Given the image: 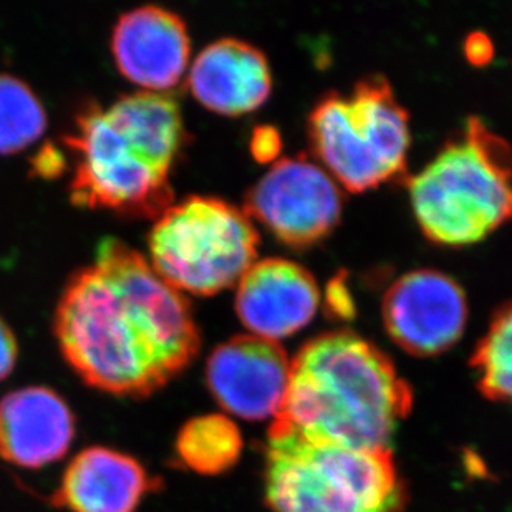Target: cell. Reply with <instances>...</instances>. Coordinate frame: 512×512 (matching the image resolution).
I'll return each mask as SVG.
<instances>
[{
  "instance_id": "obj_1",
  "label": "cell",
  "mask_w": 512,
  "mask_h": 512,
  "mask_svg": "<svg viewBox=\"0 0 512 512\" xmlns=\"http://www.w3.org/2000/svg\"><path fill=\"white\" fill-rule=\"evenodd\" d=\"M54 332L78 377L115 397H151L201 350L188 297L116 237L102 239L95 261L68 279Z\"/></svg>"
},
{
  "instance_id": "obj_2",
  "label": "cell",
  "mask_w": 512,
  "mask_h": 512,
  "mask_svg": "<svg viewBox=\"0 0 512 512\" xmlns=\"http://www.w3.org/2000/svg\"><path fill=\"white\" fill-rule=\"evenodd\" d=\"M75 155L70 198L77 206L158 218L174 201L171 171L186 143L183 115L166 92L90 102L63 138Z\"/></svg>"
},
{
  "instance_id": "obj_3",
  "label": "cell",
  "mask_w": 512,
  "mask_h": 512,
  "mask_svg": "<svg viewBox=\"0 0 512 512\" xmlns=\"http://www.w3.org/2000/svg\"><path fill=\"white\" fill-rule=\"evenodd\" d=\"M413 405L387 353L352 330L315 335L290 360L289 388L276 420L315 440L392 451Z\"/></svg>"
},
{
  "instance_id": "obj_4",
  "label": "cell",
  "mask_w": 512,
  "mask_h": 512,
  "mask_svg": "<svg viewBox=\"0 0 512 512\" xmlns=\"http://www.w3.org/2000/svg\"><path fill=\"white\" fill-rule=\"evenodd\" d=\"M272 512H403L406 488L392 451L315 440L276 420L266 445Z\"/></svg>"
},
{
  "instance_id": "obj_5",
  "label": "cell",
  "mask_w": 512,
  "mask_h": 512,
  "mask_svg": "<svg viewBox=\"0 0 512 512\" xmlns=\"http://www.w3.org/2000/svg\"><path fill=\"white\" fill-rule=\"evenodd\" d=\"M411 206L433 241L463 246L512 218V148L478 116L408 178Z\"/></svg>"
},
{
  "instance_id": "obj_6",
  "label": "cell",
  "mask_w": 512,
  "mask_h": 512,
  "mask_svg": "<svg viewBox=\"0 0 512 512\" xmlns=\"http://www.w3.org/2000/svg\"><path fill=\"white\" fill-rule=\"evenodd\" d=\"M309 136L325 170L350 191L405 174L410 120L382 75L319 98L309 115Z\"/></svg>"
},
{
  "instance_id": "obj_7",
  "label": "cell",
  "mask_w": 512,
  "mask_h": 512,
  "mask_svg": "<svg viewBox=\"0 0 512 512\" xmlns=\"http://www.w3.org/2000/svg\"><path fill=\"white\" fill-rule=\"evenodd\" d=\"M259 232L236 204L188 196L156 218L148 236L151 266L181 292L216 294L256 262Z\"/></svg>"
},
{
  "instance_id": "obj_8",
  "label": "cell",
  "mask_w": 512,
  "mask_h": 512,
  "mask_svg": "<svg viewBox=\"0 0 512 512\" xmlns=\"http://www.w3.org/2000/svg\"><path fill=\"white\" fill-rule=\"evenodd\" d=\"M343 196L339 183L305 155L284 156L247 191L246 211L292 247L312 246L337 226Z\"/></svg>"
},
{
  "instance_id": "obj_9",
  "label": "cell",
  "mask_w": 512,
  "mask_h": 512,
  "mask_svg": "<svg viewBox=\"0 0 512 512\" xmlns=\"http://www.w3.org/2000/svg\"><path fill=\"white\" fill-rule=\"evenodd\" d=\"M382 312L393 342L416 357H431L461 339L468 300L453 277L423 267L406 272L388 287Z\"/></svg>"
},
{
  "instance_id": "obj_10",
  "label": "cell",
  "mask_w": 512,
  "mask_h": 512,
  "mask_svg": "<svg viewBox=\"0 0 512 512\" xmlns=\"http://www.w3.org/2000/svg\"><path fill=\"white\" fill-rule=\"evenodd\" d=\"M290 360L277 342L236 335L209 355L206 382L229 415L261 421L281 413L289 388Z\"/></svg>"
},
{
  "instance_id": "obj_11",
  "label": "cell",
  "mask_w": 512,
  "mask_h": 512,
  "mask_svg": "<svg viewBox=\"0 0 512 512\" xmlns=\"http://www.w3.org/2000/svg\"><path fill=\"white\" fill-rule=\"evenodd\" d=\"M112 54L128 80L148 92H166L178 85L188 68V27L173 10L141 5L116 20Z\"/></svg>"
},
{
  "instance_id": "obj_12",
  "label": "cell",
  "mask_w": 512,
  "mask_h": 512,
  "mask_svg": "<svg viewBox=\"0 0 512 512\" xmlns=\"http://www.w3.org/2000/svg\"><path fill=\"white\" fill-rule=\"evenodd\" d=\"M320 304L315 277L284 257L256 261L237 281L236 312L252 335L277 342L309 324Z\"/></svg>"
},
{
  "instance_id": "obj_13",
  "label": "cell",
  "mask_w": 512,
  "mask_h": 512,
  "mask_svg": "<svg viewBox=\"0 0 512 512\" xmlns=\"http://www.w3.org/2000/svg\"><path fill=\"white\" fill-rule=\"evenodd\" d=\"M75 435L77 418L52 388L32 385L0 400V458L5 463L45 468L67 455Z\"/></svg>"
},
{
  "instance_id": "obj_14",
  "label": "cell",
  "mask_w": 512,
  "mask_h": 512,
  "mask_svg": "<svg viewBox=\"0 0 512 512\" xmlns=\"http://www.w3.org/2000/svg\"><path fill=\"white\" fill-rule=\"evenodd\" d=\"M161 488L160 476L148 473L133 456L90 446L68 463L52 504L68 512H136L148 494Z\"/></svg>"
},
{
  "instance_id": "obj_15",
  "label": "cell",
  "mask_w": 512,
  "mask_h": 512,
  "mask_svg": "<svg viewBox=\"0 0 512 512\" xmlns=\"http://www.w3.org/2000/svg\"><path fill=\"white\" fill-rule=\"evenodd\" d=\"M188 85L209 110L241 115L266 102L272 87L271 67L256 45L229 37L214 40L194 58Z\"/></svg>"
},
{
  "instance_id": "obj_16",
  "label": "cell",
  "mask_w": 512,
  "mask_h": 512,
  "mask_svg": "<svg viewBox=\"0 0 512 512\" xmlns=\"http://www.w3.org/2000/svg\"><path fill=\"white\" fill-rule=\"evenodd\" d=\"M242 435L236 423L221 415L194 416L179 428L174 453L183 468L201 476H221L241 458Z\"/></svg>"
},
{
  "instance_id": "obj_17",
  "label": "cell",
  "mask_w": 512,
  "mask_h": 512,
  "mask_svg": "<svg viewBox=\"0 0 512 512\" xmlns=\"http://www.w3.org/2000/svg\"><path fill=\"white\" fill-rule=\"evenodd\" d=\"M479 392L512 406V302L494 312L471 357Z\"/></svg>"
},
{
  "instance_id": "obj_18",
  "label": "cell",
  "mask_w": 512,
  "mask_h": 512,
  "mask_svg": "<svg viewBox=\"0 0 512 512\" xmlns=\"http://www.w3.org/2000/svg\"><path fill=\"white\" fill-rule=\"evenodd\" d=\"M47 128L44 103L19 77L0 73V155L24 150Z\"/></svg>"
},
{
  "instance_id": "obj_19",
  "label": "cell",
  "mask_w": 512,
  "mask_h": 512,
  "mask_svg": "<svg viewBox=\"0 0 512 512\" xmlns=\"http://www.w3.org/2000/svg\"><path fill=\"white\" fill-rule=\"evenodd\" d=\"M281 146V135L274 126H257L252 133V155L259 161L276 160Z\"/></svg>"
},
{
  "instance_id": "obj_20",
  "label": "cell",
  "mask_w": 512,
  "mask_h": 512,
  "mask_svg": "<svg viewBox=\"0 0 512 512\" xmlns=\"http://www.w3.org/2000/svg\"><path fill=\"white\" fill-rule=\"evenodd\" d=\"M327 305H329L330 312H334L342 319H347L355 314L352 294L345 285V281L340 277H334L327 285Z\"/></svg>"
},
{
  "instance_id": "obj_21",
  "label": "cell",
  "mask_w": 512,
  "mask_h": 512,
  "mask_svg": "<svg viewBox=\"0 0 512 512\" xmlns=\"http://www.w3.org/2000/svg\"><path fill=\"white\" fill-rule=\"evenodd\" d=\"M19 357V343L14 332L0 319V382L9 377Z\"/></svg>"
},
{
  "instance_id": "obj_22",
  "label": "cell",
  "mask_w": 512,
  "mask_h": 512,
  "mask_svg": "<svg viewBox=\"0 0 512 512\" xmlns=\"http://www.w3.org/2000/svg\"><path fill=\"white\" fill-rule=\"evenodd\" d=\"M466 55L474 63L488 62L493 55V44L483 34H473L466 42Z\"/></svg>"
}]
</instances>
